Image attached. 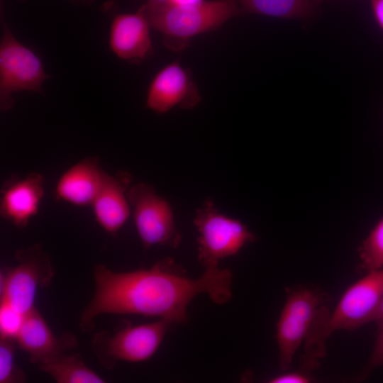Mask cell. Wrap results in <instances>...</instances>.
I'll list each match as a JSON object with an SVG mask.
<instances>
[{
  "mask_svg": "<svg viewBox=\"0 0 383 383\" xmlns=\"http://www.w3.org/2000/svg\"><path fill=\"white\" fill-rule=\"evenodd\" d=\"M133 177L125 170L115 174L103 171L99 188L91 204L96 221L108 233L116 235L131 213L128 191Z\"/></svg>",
  "mask_w": 383,
  "mask_h": 383,
  "instance_id": "11",
  "label": "cell"
},
{
  "mask_svg": "<svg viewBox=\"0 0 383 383\" xmlns=\"http://www.w3.org/2000/svg\"><path fill=\"white\" fill-rule=\"evenodd\" d=\"M26 314L21 313L9 303L1 301L0 304V338L16 341L23 323Z\"/></svg>",
  "mask_w": 383,
  "mask_h": 383,
  "instance_id": "20",
  "label": "cell"
},
{
  "mask_svg": "<svg viewBox=\"0 0 383 383\" xmlns=\"http://www.w3.org/2000/svg\"><path fill=\"white\" fill-rule=\"evenodd\" d=\"M376 323L377 330L374 348L367 364L358 374V380L365 379L373 370L383 365V319Z\"/></svg>",
  "mask_w": 383,
  "mask_h": 383,
  "instance_id": "21",
  "label": "cell"
},
{
  "mask_svg": "<svg viewBox=\"0 0 383 383\" xmlns=\"http://www.w3.org/2000/svg\"><path fill=\"white\" fill-rule=\"evenodd\" d=\"M45 194V178L31 172L24 178L12 177L1 189L0 214L16 228H25L38 213Z\"/></svg>",
  "mask_w": 383,
  "mask_h": 383,
  "instance_id": "12",
  "label": "cell"
},
{
  "mask_svg": "<svg viewBox=\"0 0 383 383\" xmlns=\"http://www.w3.org/2000/svg\"><path fill=\"white\" fill-rule=\"evenodd\" d=\"M326 0H312V2L314 4V6L317 7L319 4L324 2Z\"/></svg>",
  "mask_w": 383,
  "mask_h": 383,
  "instance_id": "28",
  "label": "cell"
},
{
  "mask_svg": "<svg viewBox=\"0 0 383 383\" xmlns=\"http://www.w3.org/2000/svg\"><path fill=\"white\" fill-rule=\"evenodd\" d=\"M243 13L270 17L309 19L316 11L312 0H236Z\"/></svg>",
  "mask_w": 383,
  "mask_h": 383,
  "instance_id": "17",
  "label": "cell"
},
{
  "mask_svg": "<svg viewBox=\"0 0 383 383\" xmlns=\"http://www.w3.org/2000/svg\"><path fill=\"white\" fill-rule=\"evenodd\" d=\"M374 18L383 31V0H370Z\"/></svg>",
  "mask_w": 383,
  "mask_h": 383,
  "instance_id": "23",
  "label": "cell"
},
{
  "mask_svg": "<svg viewBox=\"0 0 383 383\" xmlns=\"http://www.w3.org/2000/svg\"><path fill=\"white\" fill-rule=\"evenodd\" d=\"M150 24L139 8L135 13H119L113 19L109 44L121 59L138 65L154 54Z\"/></svg>",
  "mask_w": 383,
  "mask_h": 383,
  "instance_id": "13",
  "label": "cell"
},
{
  "mask_svg": "<svg viewBox=\"0 0 383 383\" xmlns=\"http://www.w3.org/2000/svg\"><path fill=\"white\" fill-rule=\"evenodd\" d=\"M268 382L270 383H308L311 382V377L306 373V370L296 371L275 376Z\"/></svg>",
  "mask_w": 383,
  "mask_h": 383,
  "instance_id": "22",
  "label": "cell"
},
{
  "mask_svg": "<svg viewBox=\"0 0 383 383\" xmlns=\"http://www.w3.org/2000/svg\"><path fill=\"white\" fill-rule=\"evenodd\" d=\"M15 340L0 338V383L23 382L24 373L14 361Z\"/></svg>",
  "mask_w": 383,
  "mask_h": 383,
  "instance_id": "19",
  "label": "cell"
},
{
  "mask_svg": "<svg viewBox=\"0 0 383 383\" xmlns=\"http://www.w3.org/2000/svg\"><path fill=\"white\" fill-rule=\"evenodd\" d=\"M359 269L366 272L383 267V216L358 248Z\"/></svg>",
  "mask_w": 383,
  "mask_h": 383,
  "instance_id": "18",
  "label": "cell"
},
{
  "mask_svg": "<svg viewBox=\"0 0 383 383\" xmlns=\"http://www.w3.org/2000/svg\"><path fill=\"white\" fill-rule=\"evenodd\" d=\"M36 366L57 383H103L106 381L89 367L79 354L62 353L38 362Z\"/></svg>",
  "mask_w": 383,
  "mask_h": 383,
  "instance_id": "16",
  "label": "cell"
},
{
  "mask_svg": "<svg viewBox=\"0 0 383 383\" xmlns=\"http://www.w3.org/2000/svg\"><path fill=\"white\" fill-rule=\"evenodd\" d=\"M16 342L29 355L30 362L35 365L77 345L76 337L70 333L57 336L36 308L26 314Z\"/></svg>",
  "mask_w": 383,
  "mask_h": 383,
  "instance_id": "14",
  "label": "cell"
},
{
  "mask_svg": "<svg viewBox=\"0 0 383 383\" xmlns=\"http://www.w3.org/2000/svg\"><path fill=\"white\" fill-rule=\"evenodd\" d=\"M193 222L199 232L197 258L204 270L217 267L221 260L256 240L243 222L219 213L211 198L196 209Z\"/></svg>",
  "mask_w": 383,
  "mask_h": 383,
  "instance_id": "3",
  "label": "cell"
},
{
  "mask_svg": "<svg viewBox=\"0 0 383 383\" xmlns=\"http://www.w3.org/2000/svg\"><path fill=\"white\" fill-rule=\"evenodd\" d=\"M171 0H147L148 4H162L170 2Z\"/></svg>",
  "mask_w": 383,
  "mask_h": 383,
  "instance_id": "26",
  "label": "cell"
},
{
  "mask_svg": "<svg viewBox=\"0 0 383 383\" xmlns=\"http://www.w3.org/2000/svg\"><path fill=\"white\" fill-rule=\"evenodd\" d=\"M68 1H70L71 3H73V4L85 5V6H89L94 2V0H68Z\"/></svg>",
  "mask_w": 383,
  "mask_h": 383,
  "instance_id": "25",
  "label": "cell"
},
{
  "mask_svg": "<svg viewBox=\"0 0 383 383\" xmlns=\"http://www.w3.org/2000/svg\"><path fill=\"white\" fill-rule=\"evenodd\" d=\"M383 319V296L381 298L375 310L371 314L368 318L367 323H371L372 321H377L379 320Z\"/></svg>",
  "mask_w": 383,
  "mask_h": 383,
  "instance_id": "24",
  "label": "cell"
},
{
  "mask_svg": "<svg viewBox=\"0 0 383 383\" xmlns=\"http://www.w3.org/2000/svg\"><path fill=\"white\" fill-rule=\"evenodd\" d=\"M103 171L98 157H84L59 178L55 187L56 197L78 206H91L99 188Z\"/></svg>",
  "mask_w": 383,
  "mask_h": 383,
  "instance_id": "15",
  "label": "cell"
},
{
  "mask_svg": "<svg viewBox=\"0 0 383 383\" xmlns=\"http://www.w3.org/2000/svg\"><path fill=\"white\" fill-rule=\"evenodd\" d=\"M201 0H171L170 2H173L176 4H188V3H194L197 2Z\"/></svg>",
  "mask_w": 383,
  "mask_h": 383,
  "instance_id": "27",
  "label": "cell"
},
{
  "mask_svg": "<svg viewBox=\"0 0 383 383\" xmlns=\"http://www.w3.org/2000/svg\"><path fill=\"white\" fill-rule=\"evenodd\" d=\"M172 324L159 318L136 326L126 323L113 333L101 331L94 334L91 348L106 370L113 369L119 361L143 362L156 353Z\"/></svg>",
  "mask_w": 383,
  "mask_h": 383,
  "instance_id": "4",
  "label": "cell"
},
{
  "mask_svg": "<svg viewBox=\"0 0 383 383\" xmlns=\"http://www.w3.org/2000/svg\"><path fill=\"white\" fill-rule=\"evenodd\" d=\"M286 297L276 323L279 365L282 370L291 367L293 357L318 311L331 302L329 296L322 290L304 285L286 289Z\"/></svg>",
  "mask_w": 383,
  "mask_h": 383,
  "instance_id": "5",
  "label": "cell"
},
{
  "mask_svg": "<svg viewBox=\"0 0 383 383\" xmlns=\"http://www.w3.org/2000/svg\"><path fill=\"white\" fill-rule=\"evenodd\" d=\"M201 100L191 71L177 60L167 65L153 77L148 89L146 106L157 113H165L175 106L193 109Z\"/></svg>",
  "mask_w": 383,
  "mask_h": 383,
  "instance_id": "10",
  "label": "cell"
},
{
  "mask_svg": "<svg viewBox=\"0 0 383 383\" xmlns=\"http://www.w3.org/2000/svg\"><path fill=\"white\" fill-rule=\"evenodd\" d=\"M18 1H21V2H23V1H26V0H18Z\"/></svg>",
  "mask_w": 383,
  "mask_h": 383,
  "instance_id": "29",
  "label": "cell"
},
{
  "mask_svg": "<svg viewBox=\"0 0 383 383\" xmlns=\"http://www.w3.org/2000/svg\"><path fill=\"white\" fill-rule=\"evenodd\" d=\"M15 257L17 264L1 276V301L26 314L35 308L38 289L50 284L55 271L40 244L17 250Z\"/></svg>",
  "mask_w": 383,
  "mask_h": 383,
  "instance_id": "8",
  "label": "cell"
},
{
  "mask_svg": "<svg viewBox=\"0 0 383 383\" xmlns=\"http://www.w3.org/2000/svg\"><path fill=\"white\" fill-rule=\"evenodd\" d=\"M140 9L150 27L162 35L165 45L174 51L185 49L195 35L216 30L230 18L243 14L236 0L146 3Z\"/></svg>",
  "mask_w": 383,
  "mask_h": 383,
  "instance_id": "2",
  "label": "cell"
},
{
  "mask_svg": "<svg viewBox=\"0 0 383 383\" xmlns=\"http://www.w3.org/2000/svg\"><path fill=\"white\" fill-rule=\"evenodd\" d=\"M94 280L93 297L79 322L84 333H90L94 320L104 313L138 314L184 324L188 320V306L199 294H207L217 304L232 297L230 270L208 268L200 277L192 279L168 257L150 269L123 272L99 264L94 267Z\"/></svg>",
  "mask_w": 383,
  "mask_h": 383,
  "instance_id": "1",
  "label": "cell"
},
{
  "mask_svg": "<svg viewBox=\"0 0 383 383\" xmlns=\"http://www.w3.org/2000/svg\"><path fill=\"white\" fill-rule=\"evenodd\" d=\"M131 213L144 249L155 245L179 247L182 235L172 207L150 184L137 183L128 191Z\"/></svg>",
  "mask_w": 383,
  "mask_h": 383,
  "instance_id": "7",
  "label": "cell"
},
{
  "mask_svg": "<svg viewBox=\"0 0 383 383\" xmlns=\"http://www.w3.org/2000/svg\"><path fill=\"white\" fill-rule=\"evenodd\" d=\"M3 29L0 43V109L14 105L11 94L19 91L43 94L42 85L50 77L40 59L13 36L1 12Z\"/></svg>",
  "mask_w": 383,
  "mask_h": 383,
  "instance_id": "6",
  "label": "cell"
},
{
  "mask_svg": "<svg viewBox=\"0 0 383 383\" xmlns=\"http://www.w3.org/2000/svg\"><path fill=\"white\" fill-rule=\"evenodd\" d=\"M382 296L383 267L367 272L346 289L325 323L324 339L335 331L354 330L367 324Z\"/></svg>",
  "mask_w": 383,
  "mask_h": 383,
  "instance_id": "9",
  "label": "cell"
}]
</instances>
